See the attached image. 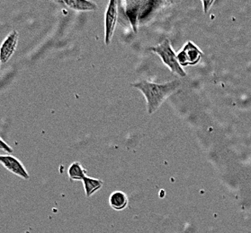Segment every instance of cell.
Listing matches in <instances>:
<instances>
[{"label": "cell", "instance_id": "cell-1", "mask_svg": "<svg viewBox=\"0 0 251 233\" xmlns=\"http://www.w3.org/2000/svg\"><path fill=\"white\" fill-rule=\"evenodd\" d=\"M180 85L179 80H173L162 85L148 81L138 82L131 85V87L139 89L146 98L149 114L154 113L170 95L179 89Z\"/></svg>", "mask_w": 251, "mask_h": 233}, {"label": "cell", "instance_id": "cell-6", "mask_svg": "<svg viewBox=\"0 0 251 233\" xmlns=\"http://www.w3.org/2000/svg\"><path fill=\"white\" fill-rule=\"evenodd\" d=\"M126 13L134 33L138 32V23L142 17L144 1H126Z\"/></svg>", "mask_w": 251, "mask_h": 233}, {"label": "cell", "instance_id": "cell-3", "mask_svg": "<svg viewBox=\"0 0 251 233\" xmlns=\"http://www.w3.org/2000/svg\"><path fill=\"white\" fill-rule=\"evenodd\" d=\"M202 56L203 54L199 48L192 42H188L180 53L177 55V60L181 66L195 65L200 62Z\"/></svg>", "mask_w": 251, "mask_h": 233}, {"label": "cell", "instance_id": "cell-10", "mask_svg": "<svg viewBox=\"0 0 251 233\" xmlns=\"http://www.w3.org/2000/svg\"><path fill=\"white\" fill-rule=\"evenodd\" d=\"M82 181H83V184H84V189H85L87 197H90L96 192H98L99 190H101L102 186L104 184V182L101 179H94V178H90L88 176L85 177Z\"/></svg>", "mask_w": 251, "mask_h": 233}, {"label": "cell", "instance_id": "cell-13", "mask_svg": "<svg viewBox=\"0 0 251 233\" xmlns=\"http://www.w3.org/2000/svg\"><path fill=\"white\" fill-rule=\"evenodd\" d=\"M213 4H214V1H213V0H212V1L203 0V1H202V6H203V10H204V13H208V11L210 10V8L212 7Z\"/></svg>", "mask_w": 251, "mask_h": 233}, {"label": "cell", "instance_id": "cell-12", "mask_svg": "<svg viewBox=\"0 0 251 233\" xmlns=\"http://www.w3.org/2000/svg\"><path fill=\"white\" fill-rule=\"evenodd\" d=\"M0 149L5 151V152H8V153H12V152H14L11 147H9L6 142L2 140L1 138H0Z\"/></svg>", "mask_w": 251, "mask_h": 233}, {"label": "cell", "instance_id": "cell-9", "mask_svg": "<svg viewBox=\"0 0 251 233\" xmlns=\"http://www.w3.org/2000/svg\"><path fill=\"white\" fill-rule=\"evenodd\" d=\"M129 203L128 196L126 193L122 191H115L110 195L109 204L111 207L115 211H123L125 210Z\"/></svg>", "mask_w": 251, "mask_h": 233}, {"label": "cell", "instance_id": "cell-2", "mask_svg": "<svg viewBox=\"0 0 251 233\" xmlns=\"http://www.w3.org/2000/svg\"><path fill=\"white\" fill-rule=\"evenodd\" d=\"M151 50L157 53L161 58L164 64L170 67L171 72H173L174 74H176L177 76L181 77L186 76V72L182 68L177 60V56L176 55L174 49L171 47L170 40L168 39L165 40L162 43L159 44L156 47L151 48Z\"/></svg>", "mask_w": 251, "mask_h": 233}, {"label": "cell", "instance_id": "cell-4", "mask_svg": "<svg viewBox=\"0 0 251 233\" xmlns=\"http://www.w3.org/2000/svg\"><path fill=\"white\" fill-rule=\"evenodd\" d=\"M118 19V6L117 2L115 0L110 1L107 10L105 12V36H104V42L106 45L111 43V41L114 35L115 25Z\"/></svg>", "mask_w": 251, "mask_h": 233}, {"label": "cell", "instance_id": "cell-11", "mask_svg": "<svg viewBox=\"0 0 251 233\" xmlns=\"http://www.w3.org/2000/svg\"><path fill=\"white\" fill-rule=\"evenodd\" d=\"M69 176L72 180H83L87 177V170L83 168L81 163H73L69 168Z\"/></svg>", "mask_w": 251, "mask_h": 233}, {"label": "cell", "instance_id": "cell-14", "mask_svg": "<svg viewBox=\"0 0 251 233\" xmlns=\"http://www.w3.org/2000/svg\"><path fill=\"white\" fill-rule=\"evenodd\" d=\"M0 64H1V60H0Z\"/></svg>", "mask_w": 251, "mask_h": 233}, {"label": "cell", "instance_id": "cell-8", "mask_svg": "<svg viewBox=\"0 0 251 233\" xmlns=\"http://www.w3.org/2000/svg\"><path fill=\"white\" fill-rule=\"evenodd\" d=\"M60 3L64 4L75 11H95L98 9V6L96 3L87 0H64L61 1Z\"/></svg>", "mask_w": 251, "mask_h": 233}, {"label": "cell", "instance_id": "cell-7", "mask_svg": "<svg viewBox=\"0 0 251 233\" xmlns=\"http://www.w3.org/2000/svg\"><path fill=\"white\" fill-rule=\"evenodd\" d=\"M18 33L17 31H13L8 34L6 40L1 44L0 47V60L2 63H6L11 59L12 56L15 53L18 43Z\"/></svg>", "mask_w": 251, "mask_h": 233}, {"label": "cell", "instance_id": "cell-5", "mask_svg": "<svg viewBox=\"0 0 251 233\" xmlns=\"http://www.w3.org/2000/svg\"><path fill=\"white\" fill-rule=\"evenodd\" d=\"M0 163L10 172L21 177L24 179H28L30 178L22 163L12 155H0Z\"/></svg>", "mask_w": 251, "mask_h": 233}]
</instances>
